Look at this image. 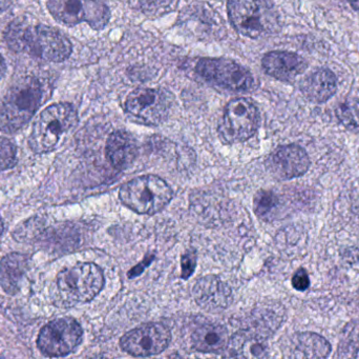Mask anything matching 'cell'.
<instances>
[{"mask_svg":"<svg viewBox=\"0 0 359 359\" xmlns=\"http://www.w3.org/2000/svg\"><path fill=\"white\" fill-rule=\"evenodd\" d=\"M4 40L14 52L53 63L67 60L73 51L69 38L60 31L25 17H18L8 25Z\"/></svg>","mask_w":359,"mask_h":359,"instance_id":"cell-1","label":"cell"},{"mask_svg":"<svg viewBox=\"0 0 359 359\" xmlns=\"http://www.w3.org/2000/svg\"><path fill=\"white\" fill-rule=\"evenodd\" d=\"M43 91L36 78L17 81L0 100V131L15 133L25 126L41 105Z\"/></svg>","mask_w":359,"mask_h":359,"instance_id":"cell-2","label":"cell"},{"mask_svg":"<svg viewBox=\"0 0 359 359\" xmlns=\"http://www.w3.org/2000/svg\"><path fill=\"white\" fill-rule=\"evenodd\" d=\"M78 113L69 103H56L41 112L29 137L32 151L46 154L53 151L63 135L77 126Z\"/></svg>","mask_w":359,"mask_h":359,"instance_id":"cell-3","label":"cell"},{"mask_svg":"<svg viewBox=\"0 0 359 359\" xmlns=\"http://www.w3.org/2000/svg\"><path fill=\"white\" fill-rule=\"evenodd\" d=\"M227 12L232 27L241 35L259 38L280 27V17L268 0H228Z\"/></svg>","mask_w":359,"mask_h":359,"instance_id":"cell-4","label":"cell"},{"mask_svg":"<svg viewBox=\"0 0 359 359\" xmlns=\"http://www.w3.org/2000/svg\"><path fill=\"white\" fill-rule=\"evenodd\" d=\"M174 197L172 188L155 175L136 177L124 183L119 198L124 206L141 215H154L168 206Z\"/></svg>","mask_w":359,"mask_h":359,"instance_id":"cell-5","label":"cell"},{"mask_svg":"<svg viewBox=\"0 0 359 359\" xmlns=\"http://www.w3.org/2000/svg\"><path fill=\"white\" fill-rule=\"evenodd\" d=\"M59 296L67 306L93 301L104 286L102 270L92 263H80L62 270L57 276Z\"/></svg>","mask_w":359,"mask_h":359,"instance_id":"cell-6","label":"cell"},{"mask_svg":"<svg viewBox=\"0 0 359 359\" xmlns=\"http://www.w3.org/2000/svg\"><path fill=\"white\" fill-rule=\"evenodd\" d=\"M259 112L251 99H232L224 110L217 134L225 145L244 143L257 133L259 126Z\"/></svg>","mask_w":359,"mask_h":359,"instance_id":"cell-7","label":"cell"},{"mask_svg":"<svg viewBox=\"0 0 359 359\" xmlns=\"http://www.w3.org/2000/svg\"><path fill=\"white\" fill-rule=\"evenodd\" d=\"M174 95L164 89L139 88L126 98V111L140 124L158 126L168 119Z\"/></svg>","mask_w":359,"mask_h":359,"instance_id":"cell-8","label":"cell"},{"mask_svg":"<svg viewBox=\"0 0 359 359\" xmlns=\"http://www.w3.org/2000/svg\"><path fill=\"white\" fill-rule=\"evenodd\" d=\"M48 8L57 21L71 27L86 22L99 31L111 19V10L103 0H48Z\"/></svg>","mask_w":359,"mask_h":359,"instance_id":"cell-9","label":"cell"},{"mask_svg":"<svg viewBox=\"0 0 359 359\" xmlns=\"http://www.w3.org/2000/svg\"><path fill=\"white\" fill-rule=\"evenodd\" d=\"M196 73L205 81L231 92H246L255 86L250 71L230 59H200L196 63Z\"/></svg>","mask_w":359,"mask_h":359,"instance_id":"cell-10","label":"cell"},{"mask_svg":"<svg viewBox=\"0 0 359 359\" xmlns=\"http://www.w3.org/2000/svg\"><path fill=\"white\" fill-rule=\"evenodd\" d=\"M83 331L72 318H57L43 327L37 339V347L48 358H63L81 344Z\"/></svg>","mask_w":359,"mask_h":359,"instance_id":"cell-11","label":"cell"},{"mask_svg":"<svg viewBox=\"0 0 359 359\" xmlns=\"http://www.w3.org/2000/svg\"><path fill=\"white\" fill-rule=\"evenodd\" d=\"M172 333L163 324H147L126 333L120 339V347L135 358L158 355L168 349Z\"/></svg>","mask_w":359,"mask_h":359,"instance_id":"cell-12","label":"cell"},{"mask_svg":"<svg viewBox=\"0 0 359 359\" xmlns=\"http://www.w3.org/2000/svg\"><path fill=\"white\" fill-rule=\"evenodd\" d=\"M266 167L276 178L289 181L307 173L310 158L307 152L299 145H283L268 157Z\"/></svg>","mask_w":359,"mask_h":359,"instance_id":"cell-13","label":"cell"},{"mask_svg":"<svg viewBox=\"0 0 359 359\" xmlns=\"http://www.w3.org/2000/svg\"><path fill=\"white\" fill-rule=\"evenodd\" d=\"M192 294L196 303L209 312L225 310L232 299L229 287L215 275L200 278L192 289Z\"/></svg>","mask_w":359,"mask_h":359,"instance_id":"cell-14","label":"cell"},{"mask_svg":"<svg viewBox=\"0 0 359 359\" xmlns=\"http://www.w3.org/2000/svg\"><path fill=\"white\" fill-rule=\"evenodd\" d=\"M264 71L280 81L291 82L307 69V63L295 53L273 51L262 60Z\"/></svg>","mask_w":359,"mask_h":359,"instance_id":"cell-15","label":"cell"},{"mask_svg":"<svg viewBox=\"0 0 359 359\" xmlns=\"http://www.w3.org/2000/svg\"><path fill=\"white\" fill-rule=\"evenodd\" d=\"M332 348L322 335L316 333H297L289 341L288 354L293 358H327Z\"/></svg>","mask_w":359,"mask_h":359,"instance_id":"cell-16","label":"cell"},{"mask_svg":"<svg viewBox=\"0 0 359 359\" xmlns=\"http://www.w3.org/2000/svg\"><path fill=\"white\" fill-rule=\"evenodd\" d=\"M136 139L126 131H116L109 135L107 141V160L116 169H124L130 166L137 156Z\"/></svg>","mask_w":359,"mask_h":359,"instance_id":"cell-17","label":"cell"},{"mask_svg":"<svg viewBox=\"0 0 359 359\" xmlns=\"http://www.w3.org/2000/svg\"><path fill=\"white\" fill-rule=\"evenodd\" d=\"M301 90L312 103H326L337 93V77L330 70H318L304 80Z\"/></svg>","mask_w":359,"mask_h":359,"instance_id":"cell-18","label":"cell"},{"mask_svg":"<svg viewBox=\"0 0 359 359\" xmlns=\"http://www.w3.org/2000/svg\"><path fill=\"white\" fill-rule=\"evenodd\" d=\"M265 341L266 337L259 333L241 331L229 339L226 350L231 358H266L268 351Z\"/></svg>","mask_w":359,"mask_h":359,"instance_id":"cell-19","label":"cell"},{"mask_svg":"<svg viewBox=\"0 0 359 359\" xmlns=\"http://www.w3.org/2000/svg\"><path fill=\"white\" fill-rule=\"evenodd\" d=\"M229 343L227 330L221 325H204L194 331L192 348L203 353H221Z\"/></svg>","mask_w":359,"mask_h":359,"instance_id":"cell-20","label":"cell"},{"mask_svg":"<svg viewBox=\"0 0 359 359\" xmlns=\"http://www.w3.org/2000/svg\"><path fill=\"white\" fill-rule=\"evenodd\" d=\"M29 269V257L20 253H11L0 263V287L8 294L19 290L21 280Z\"/></svg>","mask_w":359,"mask_h":359,"instance_id":"cell-21","label":"cell"},{"mask_svg":"<svg viewBox=\"0 0 359 359\" xmlns=\"http://www.w3.org/2000/svg\"><path fill=\"white\" fill-rule=\"evenodd\" d=\"M339 358H359V320L350 322L341 331L339 344Z\"/></svg>","mask_w":359,"mask_h":359,"instance_id":"cell-22","label":"cell"},{"mask_svg":"<svg viewBox=\"0 0 359 359\" xmlns=\"http://www.w3.org/2000/svg\"><path fill=\"white\" fill-rule=\"evenodd\" d=\"M278 207L280 200L273 192L261 190L255 196V214L263 221H271L278 213Z\"/></svg>","mask_w":359,"mask_h":359,"instance_id":"cell-23","label":"cell"},{"mask_svg":"<svg viewBox=\"0 0 359 359\" xmlns=\"http://www.w3.org/2000/svg\"><path fill=\"white\" fill-rule=\"evenodd\" d=\"M337 116L339 122L351 131H359V101L348 99L337 107Z\"/></svg>","mask_w":359,"mask_h":359,"instance_id":"cell-24","label":"cell"},{"mask_svg":"<svg viewBox=\"0 0 359 359\" xmlns=\"http://www.w3.org/2000/svg\"><path fill=\"white\" fill-rule=\"evenodd\" d=\"M130 4L145 14L161 15L176 8L178 0H130Z\"/></svg>","mask_w":359,"mask_h":359,"instance_id":"cell-25","label":"cell"},{"mask_svg":"<svg viewBox=\"0 0 359 359\" xmlns=\"http://www.w3.org/2000/svg\"><path fill=\"white\" fill-rule=\"evenodd\" d=\"M16 152L12 141L0 137V172L14 168L17 162Z\"/></svg>","mask_w":359,"mask_h":359,"instance_id":"cell-26","label":"cell"},{"mask_svg":"<svg viewBox=\"0 0 359 359\" xmlns=\"http://www.w3.org/2000/svg\"><path fill=\"white\" fill-rule=\"evenodd\" d=\"M182 278L187 280L194 274L196 266V254L194 251L189 250L181 259Z\"/></svg>","mask_w":359,"mask_h":359,"instance_id":"cell-27","label":"cell"},{"mask_svg":"<svg viewBox=\"0 0 359 359\" xmlns=\"http://www.w3.org/2000/svg\"><path fill=\"white\" fill-rule=\"evenodd\" d=\"M292 286L299 292L308 290L310 287V278L305 269H299L295 272L292 278Z\"/></svg>","mask_w":359,"mask_h":359,"instance_id":"cell-28","label":"cell"},{"mask_svg":"<svg viewBox=\"0 0 359 359\" xmlns=\"http://www.w3.org/2000/svg\"><path fill=\"white\" fill-rule=\"evenodd\" d=\"M6 72V61H4V57L0 55V79L4 77V74Z\"/></svg>","mask_w":359,"mask_h":359,"instance_id":"cell-29","label":"cell"},{"mask_svg":"<svg viewBox=\"0 0 359 359\" xmlns=\"http://www.w3.org/2000/svg\"><path fill=\"white\" fill-rule=\"evenodd\" d=\"M10 4L11 0H0V13L4 12Z\"/></svg>","mask_w":359,"mask_h":359,"instance_id":"cell-30","label":"cell"},{"mask_svg":"<svg viewBox=\"0 0 359 359\" xmlns=\"http://www.w3.org/2000/svg\"><path fill=\"white\" fill-rule=\"evenodd\" d=\"M348 2H349L350 6H351L354 10L358 11L359 12V0H348Z\"/></svg>","mask_w":359,"mask_h":359,"instance_id":"cell-31","label":"cell"},{"mask_svg":"<svg viewBox=\"0 0 359 359\" xmlns=\"http://www.w3.org/2000/svg\"><path fill=\"white\" fill-rule=\"evenodd\" d=\"M4 221H2L1 217H0V236H1L2 232H4Z\"/></svg>","mask_w":359,"mask_h":359,"instance_id":"cell-32","label":"cell"}]
</instances>
